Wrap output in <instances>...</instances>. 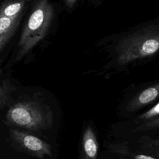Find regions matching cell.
Returning a JSON list of instances; mask_svg holds the SVG:
<instances>
[{"label":"cell","instance_id":"14","mask_svg":"<svg viewBox=\"0 0 159 159\" xmlns=\"http://www.w3.org/2000/svg\"><path fill=\"white\" fill-rule=\"evenodd\" d=\"M28 1H30V0H28Z\"/></svg>","mask_w":159,"mask_h":159},{"label":"cell","instance_id":"2","mask_svg":"<svg viewBox=\"0 0 159 159\" xmlns=\"http://www.w3.org/2000/svg\"><path fill=\"white\" fill-rule=\"evenodd\" d=\"M53 16L48 0H40L35 6L24 26L18 43L16 61L20 60L46 35Z\"/></svg>","mask_w":159,"mask_h":159},{"label":"cell","instance_id":"7","mask_svg":"<svg viewBox=\"0 0 159 159\" xmlns=\"http://www.w3.org/2000/svg\"><path fill=\"white\" fill-rule=\"evenodd\" d=\"M27 0H5L0 7V16L8 18L20 17Z\"/></svg>","mask_w":159,"mask_h":159},{"label":"cell","instance_id":"9","mask_svg":"<svg viewBox=\"0 0 159 159\" xmlns=\"http://www.w3.org/2000/svg\"><path fill=\"white\" fill-rule=\"evenodd\" d=\"M159 94V84L158 87L152 86L143 91L139 96L137 101V104H145L152 102Z\"/></svg>","mask_w":159,"mask_h":159},{"label":"cell","instance_id":"10","mask_svg":"<svg viewBox=\"0 0 159 159\" xmlns=\"http://www.w3.org/2000/svg\"><path fill=\"white\" fill-rule=\"evenodd\" d=\"M159 115V102L155 105L151 109L148 111L145 114H144L141 118L142 119H149L152 117Z\"/></svg>","mask_w":159,"mask_h":159},{"label":"cell","instance_id":"4","mask_svg":"<svg viewBox=\"0 0 159 159\" xmlns=\"http://www.w3.org/2000/svg\"><path fill=\"white\" fill-rule=\"evenodd\" d=\"M10 134L14 142L31 155L41 158L52 156L50 145L40 138L16 129L11 130Z\"/></svg>","mask_w":159,"mask_h":159},{"label":"cell","instance_id":"8","mask_svg":"<svg viewBox=\"0 0 159 159\" xmlns=\"http://www.w3.org/2000/svg\"><path fill=\"white\" fill-rule=\"evenodd\" d=\"M2 71L0 69V109L9 104L11 94L15 88L11 84L9 80L2 78Z\"/></svg>","mask_w":159,"mask_h":159},{"label":"cell","instance_id":"11","mask_svg":"<svg viewBox=\"0 0 159 159\" xmlns=\"http://www.w3.org/2000/svg\"><path fill=\"white\" fill-rule=\"evenodd\" d=\"M77 0H65V3H66V5L69 7H73L75 4L76 3Z\"/></svg>","mask_w":159,"mask_h":159},{"label":"cell","instance_id":"12","mask_svg":"<svg viewBox=\"0 0 159 159\" xmlns=\"http://www.w3.org/2000/svg\"><path fill=\"white\" fill-rule=\"evenodd\" d=\"M135 159H155L153 157H151L150 156H147V155H139L136 156Z\"/></svg>","mask_w":159,"mask_h":159},{"label":"cell","instance_id":"5","mask_svg":"<svg viewBox=\"0 0 159 159\" xmlns=\"http://www.w3.org/2000/svg\"><path fill=\"white\" fill-rule=\"evenodd\" d=\"M98 142L96 135L91 127L86 128L82 140L83 159H96L98 155Z\"/></svg>","mask_w":159,"mask_h":159},{"label":"cell","instance_id":"13","mask_svg":"<svg viewBox=\"0 0 159 159\" xmlns=\"http://www.w3.org/2000/svg\"><path fill=\"white\" fill-rule=\"evenodd\" d=\"M159 125V119H157L156 120H153L149 125L150 126H157Z\"/></svg>","mask_w":159,"mask_h":159},{"label":"cell","instance_id":"6","mask_svg":"<svg viewBox=\"0 0 159 159\" xmlns=\"http://www.w3.org/2000/svg\"><path fill=\"white\" fill-rule=\"evenodd\" d=\"M20 17L12 19L0 16V53L14 34Z\"/></svg>","mask_w":159,"mask_h":159},{"label":"cell","instance_id":"3","mask_svg":"<svg viewBox=\"0 0 159 159\" xmlns=\"http://www.w3.org/2000/svg\"><path fill=\"white\" fill-rule=\"evenodd\" d=\"M6 122L14 126L39 130L50 127L53 122V115L46 106L34 101L16 102L8 109Z\"/></svg>","mask_w":159,"mask_h":159},{"label":"cell","instance_id":"1","mask_svg":"<svg viewBox=\"0 0 159 159\" xmlns=\"http://www.w3.org/2000/svg\"><path fill=\"white\" fill-rule=\"evenodd\" d=\"M120 64L149 57L159 51V24L145 26L124 37L116 48Z\"/></svg>","mask_w":159,"mask_h":159}]
</instances>
